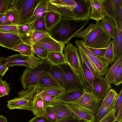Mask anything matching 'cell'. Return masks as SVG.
Here are the masks:
<instances>
[{
  "label": "cell",
  "mask_w": 122,
  "mask_h": 122,
  "mask_svg": "<svg viewBox=\"0 0 122 122\" xmlns=\"http://www.w3.org/2000/svg\"><path fill=\"white\" fill-rule=\"evenodd\" d=\"M89 20H77L62 17L59 21L48 33L57 41L67 44L75 34L81 31L89 23Z\"/></svg>",
  "instance_id": "obj_1"
},
{
  "label": "cell",
  "mask_w": 122,
  "mask_h": 122,
  "mask_svg": "<svg viewBox=\"0 0 122 122\" xmlns=\"http://www.w3.org/2000/svg\"><path fill=\"white\" fill-rule=\"evenodd\" d=\"M73 37L82 38L87 46L97 48H107L111 39L100 21L95 24H91L84 30L75 34Z\"/></svg>",
  "instance_id": "obj_2"
},
{
  "label": "cell",
  "mask_w": 122,
  "mask_h": 122,
  "mask_svg": "<svg viewBox=\"0 0 122 122\" xmlns=\"http://www.w3.org/2000/svg\"><path fill=\"white\" fill-rule=\"evenodd\" d=\"M52 65L46 59H42L36 66L26 67L21 76L20 81L24 89L30 86L36 85L40 79L43 76L49 73Z\"/></svg>",
  "instance_id": "obj_3"
},
{
  "label": "cell",
  "mask_w": 122,
  "mask_h": 122,
  "mask_svg": "<svg viewBox=\"0 0 122 122\" xmlns=\"http://www.w3.org/2000/svg\"><path fill=\"white\" fill-rule=\"evenodd\" d=\"M63 50L66 63L76 75L83 88L86 92V86L78 47L72 44L69 43Z\"/></svg>",
  "instance_id": "obj_4"
},
{
  "label": "cell",
  "mask_w": 122,
  "mask_h": 122,
  "mask_svg": "<svg viewBox=\"0 0 122 122\" xmlns=\"http://www.w3.org/2000/svg\"><path fill=\"white\" fill-rule=\"evenodd\" d=\"M103 13L116 22L118 28L122 27V0H100Z\"/></svg>",
  "instance_id": "obj_5"
},
{
  "label": "cell",
  "mask_w": 122,
  "mask_h": 122,
  "mask_svg": "<svg viewBox=\"0 0 122 122\" xmlns=\"http://www.w3.org/2000/svg\"><path fill=\"white\" fill-rule=\"evenodd\" d=\"M38 0H15L12 6L15 10L20 21V25L26 23L31 16Z\"/></svg>",
  "instance_id": "obj_6"
},
{
  "label": "cell",
  "mask_w": 122,
  "mask_h": 122,
  "mask_svg": "<svg viewBox=\"0 0 122 122\" xmlns=\"http://www.w3.org/2000/svg\"><path fill=\"white\" fill-rule=\"evenodd\" d=\"M75 43L78 48H80L84 52L95 67L97 70L96 75L99 76H105L109 66L108 62L102 58L95 56L85 45L82 39L77 40Z\"/></svg>",
  "instance_id": "obj_7"
},
{
  "label": "cell",
  "mask_w": 122,
  "mask_h": 122,
  "mask_svg": "<svg viewBox=\"0 0 122 122\" xmlns=\"http://www.w3.org/2000/svg\"><path fill=\"white\" fill-rule=\"evenodd\" d=\"M59 66L63 76L65 91L83 89L76 75L67 63Z\"/></svg>",
  "instance_id": "obj_8"
},
{
  "label": "cell",
  "mask_w": 122,
  "mask_h": 122,
  "mask_svg": "<svg viewBox=\"0 0 122 122\" xmlns=\"http://www.w3.org/2000/svg\"><path fill=\"white\" fill-rule=\"evenodd\" d=\"M102 100L97 98L92 93L86 92L78 100L70 104H73L82 107L90 111L95 116L100 107Z\"/></svg>",
  "instance_id": "obj_9"
},
{
  "label": "cell",
  "mask_w": 122,
  "mask_h": 122,
  "mask_svg": "<svg viewBox=\"0 0 122 122\" xmlns=\"http://www.w3.org/2000/svg\"><path fill=\"white\" fill-rule=\"evenodd\" d=\"M76 4L72 10L75 19L86 21L90 20L91 7L90 0H75Z\"/></svg>",
  "instance_id": "obj_10"
},
{
  "label": "cell",
  "mask_w": 122,
  "mask_h": 122,
  "mask_svg": "<svg viewBox=\"0 0 122 122\" xmlns=\"http://www.w3.org/2000/svg\"><path fill=\"white\" fill-rule=\"evenodd\" d=\"M111 87V84L104 76H99L95 75L90 92L97 98L103 99Z\"/></svg>",
  "instance_id": "obj_11"
},
{
  "label": "cell",
  "mask_w": 122,
  "mask_h": 122,
  "mask_svg": "<svg viewBox=\"0 0 122 122\" xmlns=\"http://www.w3.org/2000/svg\"><path fill=\"white\" fill-rule=\"evenodd\" d=\"M86 92L83 88L64 91L56 98L50 105L56 103L66 104H71L78 100Z\"/></svg>",
  "instance_id": "obj_12"
},
{
  "label": "cell",
  "mask_w": 122,
  "mask_h": 122,
  "mask_svg": "<svg viewBox=\"0 0 122 122\" xmlns=\"http://www.w3.org/2000/svg\"><path fill=\"white\" fill-rule=\"evenodd\" d=\"M34 44L41 47L48 52H60L63 53L65 47V44L53 39L48 33L43 38Z\"/></svg>",
  "instance_id": "obj_13"
},
{
  "label": "cell",
  "mask_w": 122,
  "mask_h": 122,
  "mask_svg": "<svg viewBox=\"0 0 122 122\" xmlns=\"http://www.w3.org/2000/svg\"><path fill=\"white\" fill-rule=\"evenodd\" d=\"M66 105L73 113V118L74 119L77 120H83L86 122H94L95 116L90 111L76 105Z\"/></svg>",
  "instance_id": "obj_14"
},
{
  "label": "cell",
  "mask_w": 122,
  "mask_h": 122,
  "mask_svg": "<svg viewBox=\"0 0 122 122\" xmlns=\"http://www.w3.org/2000/svg\"><path fill=\"white\" fill-rule=\"evenodd\" d=\"M50 106L55 114L56 122L73 119V113L67 105L62 103H56Z\"/></svg>",
  "instance_id": "obj_15"
},
{
  "label": "cell",
  "mask_w": 122,
  "mask_h": 122,
  "mask_svg": "<svg viewBox=\"0 0 122 122\" xmlns=\"http://www.w3.org/2000/svg\"><path fill=\"white\" fill-rule=\"evenodd\" d=\"M23 43L18 35L0 31V46L12 50L15 46Z\"/></svg>",
  "instance_id": "obj_16"
},
{
  "label": "cell",
  "mask_w": 122,
  "mask_h": 122,
  "mask_svg": "<svg viewBox=\"0 0 122 122\" xmlns=\"http://www.w3.org/2000/svg\"><path fill=\"white\" fill-rule=\"evenodd\" d=\"M33 98L18 97L8 101L7 107L11 110L17 109L31 111Z\"/></svg>",
  "instance_id": "obj_17"
},
{
  "label": "cell",
  "mask_w": 122,
  "mask_h": 122,
  "mask_svg": "<svg viewBox=\"0 0 122 122\" xmlns=\"http://www.w3.org/2000/svg\"><path fill=\"white\" fill-rule=\"evenodd\" d=\"M27 57L23 56L20 54L13 55L4 58L2 56L0 57V65L9 67L14 66L20 65L29 67L26 62Z\"/></svg>",
  "instance_id": "obj_18"
},
{
  "label": "cell",
  "mask_w": 122,
  "mask_h": 122,
  "mask_svg": "<svg viewBox=\"0 0 122 122\" xmlns=\"http://www.w3.org/2000/svg\"><path fill=\"white\" fill-rule=\"evenodd\" d=\"M48 0H38L32 14L26 23H30L40 18L44 17L47 11Z\"/></svg>",
  "instance_id": "obj_19"
},
{
  "label": "cell",
  "mask_w": 122,
  "mask_h": 122,
  "mask_svg": "<svg viewBox=\"0 0 122 122\" xmlns=\"http://www.w3.org/2000/svg\"><path fill=\"white\" fill-rule=\"evenodd\" d=\"M101 24L111 39L113 40L116 36L118 29L115 21L112 19L105 16L101 20Z\"/></svg>",
  "instance_id": "obj_20"
},
{
  "label": "cell",
  "mask_w": 122,
  "mask_h": 122,
  "mask_svg": "<svg viewBox=\"0 0 122 122\" xmlns=\"http://www.w3.org/2000/svg\"><path fill=\"white\" fill-rule=\"evenodd\" d=\"M73 8L54 5L49 2L48 0L47 11L57 13L60 14L63 17L70 19H75L72 12V10Z\"/></svg>",
  "instance_id": "obj_21"
},
{
  "label": "cell",
  "mask_w": 122,
  "mask_h": 122,
  "mask_svg": "<svg viewBox=\"0 0 122 122\" xmlns=\"http://www.w3.org/2000/svg\"><path fill=\"white\" fill-rule=\"evenodd\" d=\"M91 10L90 19L98 22L105 17L102 10L100 0H90Z\"/></svg>",
  "instance_id": "obj_22"
},
{
  "label": "cell",
  "mask_w": 122,
  "mask_h": 122,
  "mask_svg": "<svg viewBox=\"0 0 122 122\" xmlns=\"http://www.w3.org/2000/svg\"><path fill=\"white\" fill-rule=\"evenodd\" d=\"M64 91V90L60 86L46 88H37L35 95L36 96L40 97L52 95L57 97Z\"/></svg>",
  "instance_id": "obj_23"
},
{
  "label": "cell",
  "mask_w": 122,
  "mask_h": 122,
  "mask_svg": "<svg viewBox=\"0 0 122 122\" xmlns=\"http://www.w3.org/2000/svg\"><path fill=\"white\" fill-rule=\"evenodd\" d=\"M118 94L114 89H110L103 99L101 105L112 109L115 107Z\"/></svg>",
  "instance_id": "obj_24"
},
{
  "label": "cell",
  "mask_w": 122,
  "mask_h": 122,
  "mask_svg": "<svg viewBox=\"0 0 122 122\" xmlns=\"http://www.w3.org/2000/svg\"><path fill=\"white\" fill-rule=\"evenodd\" d=\"M61 15L57 13L47 11L44 16L46 28L48 31L55 26L61 20Z\"/></svg>",
  "instance_id": "obj_25"
},
{
  "label": "cell",
  "mask_w": 122,
  "mask_h": 122,
  "mask_svg": "<svg viewBox=\"0 0 122 122\" xmlns=\"http://www.w3.org/2000/svg\"><path fill=\"white\" fill-rule=\"evenodd\" d=\"M122 64V56L119 57L108 69L105 78L111 84H112L114 77Z\"/></svg>",
  "instance_id": "obj_26"
},
{
  "label": "cell",
  "mask_w": 122,
  "mask_h": 122,
  "mask_svg": "<svg viewBox=\"0 0 122 122\" xmlns=\"http://www.w3.org/2000/svg\"><path fill=\"white\" fill-rule=\"evenodd\" d=\"M36 85L37 88H41L60 86L49 73L41 78L38 81Z\"/></svg>",
  "instance_id": "obj_27"
},
{
  "label": "cell",
  "mask_w": 122,
  "mask_h": 122,
  "mask_svg": "<svg viewBox=\"0 0 122 122\" xmlns=\"http://www.w3.org/2000/svg\"><path fill=\"white\" fill-rule=\"evenodd\" d=\"M46 106L41 97L34 94L32 103L31 111L34 115L39 116L42 115L44 107Z\"/></svg>",
  "instance_id": "obj_28"
},
{
  "label": "cell",
  "mask_w": 122,
  "mask_h": 122,
  "mask_svg": "<svg viewBox=\"0 0 122 122\" xmlns=\"http://www.w3.org/2000/svg\"><path fill=\"white\" fill-rule=\"evenodd\" d=\"M52 65L59 66L66 62L63 53L49 52L46 59Z\"/></svg>",
  "instance_id": "obj_29"
},
{
  "label": "cell",
  "mask_w": 122,
  "mask_h": 122,
  "mask_svg": "<svg viewBox=\"0 0 122 122\" xmlns=\"http://www.w3.org/2000/svg\"><path fill=\"white\" fill-rule=\"evenodd\" d=\"M49 73L57 82L60 87L64 90L63 77L59 66L52 65Z\"/></svg>",
  "instance_id": "obj_30"
},
{
  "label": "cell",
  "mask_w": 122,
  "mask_h": 122,
  "mask_svg": "<svg viewBox=\"0 0 122 122\" xmlns=\"http://www.w3.org/2000/svg\"><path fill=\"white\" fill-rule=\"evenodd\" d=\"M114 51L116 60L122 56V29L118 30L113 40Z\"/></svg>",
  "instance_id": "obj_31"
},
{
  "label": "cell",
  "mask_w": 122,
  "mask_h": 122,
  "mask_svg": "<svg viewBox=\"0 0 122 122\" xmlns=\"http://www.w3.org/2000/svg\"><path fill=\"white\" fill-rule=\"evenodd\" d=\"M82 70L86 86V92H90L94 79V76L86 65L81 62Z\"/></svg>",
  "instance_id": "obj_32"
},
{
  "label": "cell",
  "mask_w": 122,
  "mask_h": 122,
  "mask_svg": "<svg viewBox=\"0 0 122 122\" xmlns=\"http://www.w3.org/2000/svg\"><path fill=\"white\" fill-rule=\"evenodd\" d=\"M12 50L18 51L22 55L27 57L30 56L34 53L32 46L24 43L15 46Z\"/></svg>",
  "instance_id": "obj_33"
},
{
  "label": "cell",
  "mask_w": 122,
  "mask_h": 122,
  "mask_svg": "<svg viewBox=\"0 0 122 122\" xmlns=\"http://www.w3.org/2000/svg\"><path fill=\"white\" fill-rule=\"evenodd\" d=\"M102 59L108 62L109 64L114 63L116 61L114 51L113 40L111 41Z\"/></svg>",
  "instance_id": "obj_34"
},
{
  "label": "cell",
  "mask_w": 122,
  "mask_h": 122,
  "mask_svg": "<svg viewBox=\"0 0 122 122\" xmlns=\"http://www.w3.org/2000/svg\"><path fill=\"white\" fill-rule=\"evenodd\" d=\"M31 30L48 33L45 24L44 17H42L30 23Z\"/></svg>",
  "instance_id": "obj_35"
},
{
  "label": "cell",
  "mask_w": 122,
  "mask_h": 122,
  "mask_svg": "<svg viewBox=\"0 0 122 122\" xmlns=\"http://www.w3.org/2000/svg\"><path fill=\"white\" fill-rule=\"evenodd\" d=\"M78 48L81 62L86 65L93 76L96 75L97 70L92 63L84 52L80 48Z\"/></svg>",
  "instance_id": "obj_36"
},
{
  "label": "cell",
  "mask_w": 122,
  "mask_h": 122,
  "mask_svg": "<svg viewBox=\"0 0 122 122\" xmlns=\"http://www.w3.org/2000/svg\"><path fill=\"white\" fill-rule=\"evenodd\" d=\"M5 13L12 25L17 26L20 24V21L18 14L15 10L12 7Z\"/></svg>",
  "instance_id": "obj_37"
},
{
  "label": "cell",
  "mask_w": 122,
  "mask_h": 122,
  "mask_svg": "<svg viewBox=\"0 0 122 122\" xmlns=\"http://www.w3.org/2000/svg\"><path fill=\"white\" fill-rule=\"evenodd\" d=\"M51 4L60 6L69 7L73 8L76 4L75 0H49Z\"/></svg>",
  "instance_id": "obj_38"
},
{
  "label": "cell",
  "mask_w": 122,
  "mask_h": 122,
  "mask_svg": "<svg viewBox=\"0 0 122 122\" xmlns=\"http://www.w3.org/2000/svg\"><path fill=\"white\" fill-rule=\"evenodd\" d=\"M32 46L34 54L42 59H46L48 52L41 47L35 44H32Z\"/></svg>",
  "instance_id": "obj_39"
},
{
  "label": "cell",
  "mask_w": 122,
  "mask_h": 122,
  "mask_svg": "<svg viewBox=\"0 0 122 122\" xmlns=\"http://www.w3.org/2000/svg\"><path fill=\"white\" fill-rule=\"evenodd\" d=\"M42 115L52 122H56L55 114L51 106H47L44 107Z\"/></svg>",
  "instance_id": "obj_40"
},
{
  "label": "cell",
  "mask_w": 122,
  "mask_h": 122,
  "mask_svg": "<svg viewBox=\"0 0 122 122\" xmlns=\"http://www.w3.org/2000/svg\"><path fill=\"white\" fill-rule=\"evenodd\" d=\"M112 109L107 108L101 105L97 114L95 116L94 122H99Z\"/></svg>",
  "instance_id": "obj_41"
},
{
  "label": "cell",
  "mask_w": 122,
  "mask_h": 122,
  "mask_svg": "<svg viewBox=\"0 0 122 122\" xmlns=\"http://www.w3.org/2000/svg\"><path fill=\"white\" fill-rule=\"evenodd\" d=\"M15 0H0V13L6 12L12 7Z\"/></svg>",
  "instance_id": "obj_42"
},
{
  "label": "cell",
  "mask_w": 122,
  "mask_h": 122,
  "mask_svg": "<svg viewBox=\"0 0 122 122\" xmlns=\"http://www.w3.org/2000/svg\"><path fill=\"white\" fill-rule=\"evenodd\" d=\"M47 33L40 31H33L30 41L32 45L39 41L43 38L46 35Z\"/></svg>",
  "instance_id": "obj_43"
},
{
  "label": "cell",
  "mask_w": 122,
  "mask_h": 122,
  "mask_svg": "<svg viewBox=\"0 0 122 122\" xmlns=\"http://www.w3.org/2000/svg\"><path fill=\"white\" fill-rule=\"evenodd\" d=\"M10 91L9 85L5 80L2 79L0 83V97L8 95Z\"/></svg>",
  "instance_id": "obj_44"
},
{
  "label": "cell",
  "mask_w": 122,
  "mask_h": 122,
  "mask_svg": "<svg viewBox=\"0 0 122 122\" xmlns=\"http://www.w3.org/2000/svg\"><path fill=\"white\" fill-rule=\"evenodd\" d=\"M0 31L19 35L17 30V26L15 25H0Z\"/></svg>",
  "instance_id": "obj_45"
},
{
  "label": "cell",
  "mask_w": 122,
  "mask_h": 122,
  "mask_svg": "<svg viewBox=\"0 0 122 122\" xmlns=\"http://www.w3.org/2000/svg\"><path fill=\"white\" fill-rule=\"evenodd\" d=\"M116 108L115 107L104 117L99 122H115Z\"/></svg>",
  "instance_id": "obj_46"
},
{
  "label": "cell",
  "mask_w": 122,
  "mask_h": 122,
  "mask_svg": "<svg viewBox=\"0 0 122 122\" xmlns=\"http://www.w3.org/2000/svg\"><path fill=\"white\" fill-rule=\"evenodd\" d=\"M87 47L95 56L98 58H102L104 56L107 48H97Z\"/></svg>",
  "instance_id": "obj_47"
},
{
  "label": "cell",
  "mask_w": 122,
  "mask_h": 122,
  "mask_svg": "<svg viewBox=\"0 0 122 122\" xmlns=\"http://www.w3.org/2000/svg\"><path fill=\"white\" fill-rule=\"evenodd\" d=\"M122 83V64L120 67L116 75L112 84L116 86H118Z\"/></svg>",
  "instance_id": "obj_48"
},
{
  "label": "cell",
  "mask_w": 122,
  "mask_h": 122,
  "mask_svg": "<svg viewBox=\"0 0 122 122\" xmlns=\"http://www.w3.org/2000/svg\"><path fill=\"white\" fill-rule=\"evenodd\" d=\"M17 26L18 32L19 36L31 30L30 23H25L19 25Z\"/></svg>",
  "instance_id": "obj_49"
},
{
  "label": "cell",
  "mask_w": 122,
  "mask_h": 122,
  "mask_svg": "<svg viewBox=\"0 0 122 122\" xmlns=\"http://www.w3.org/2000/svg\"><path fill=\"white\" fill-rule=\"evenodd\" d=\"M33 31L32 30H30L28 32L20 36L24 43L32 46L30 41L32 35Z\"/></svg>",
  "instance_id": "obj_50"
},
{
  "label": "cell",
  "mask_w": 122,
  "mask_h": 122,
  "mask_svg": "<svg viewBox=\"0 0 122 122\" xmlns=\"http://www.w3.org/2000/svg\"><path fill=\"white\" fill-rule=\"evenodd\" d=\"M122 107V89H121L118 96L115 107L116 111L115 116L117 114L121 107Z\"/></svg>",
  "instance_id": "obj_51"
},
{
  "label": "cell",
  "mask_w": 122,
  "mask_h": 122,
  "mask_svg": "<svg viewBox=\"0 0 122 122\" xmlns=\"http://www.w3.org/2000/svg\"><path fill=\"white\" fill-rule=\"evenodd\" d=\"M12 25L9 20L5 13H0V25Z\"/></svg>",
  "instance_id": "obj_52"
},
{
  "label": "cell",
  "mask_w": 122,
  "mask_h": 122,
  "mask_svg": "<svg viewBox=\"0 0 122 122\" xmlns=\"http://www.w3.org/2000/svg\"><path fill=\"white\" fill-rule=\"evenodd\" d=\"M28 122H52L44 117L43 115L36 116Z\"/></svg>",
  "instance_id": "obj_53"
},
{
  "label": "cell",
  "mask_w": 122,
  "mask_h": 122,
  "mask_svg": "<svg viewBox=\"0 0 122 122\" xmlns=\"http://www.w3.org/2000/svg\"><path fill=\"white\" fill-rule=\"evenodd\" d=\"M57 96H46L41 97L46 106L50 105L51 103Z\"/></svg>",
  "instance_id": "obj_54"
},
{
  "label": "cell",
  "mask_w": 122,
  "mask_h": 122,
  "mask_svg": "<svg viewBox=\"0 0 122 122\" xmlns=\"http://www.w3.org/2000/svg\"><path fill=\"white\" fill-rule=\"evenodd\" d=\"M8 69V67L0 65V75L3 76Z\"/></svg>",
  "instance_id": "obj_55"
},
{
  "label": "cell",
  "mask_w": 122,
  "mask_h": 122,
  "mask_svg": "<svg viewBox=\"0 0 122 122\" xmlns=\"http://www.w3.org/2000/svg\"><path fill=\"white\" fill-rule=\"evenodd\" d=\"M115 121L117 122H122V107L116 116Z\"/></svg>",
  "instance_id": "obj_56"
},
{
  "label": "cell",
  "mask_w": 122,
  "mask_h": 122,
  "mask_svg": "<svg viewBox=\"0 0 122 122\" xmlns=\"http://www.w3.org/2000/svg\"><path fill=\"white\" fill-rule=\"evenodd\" d=\"M58 122H86L83 120H77L73 119L66 120Z\"/></svg>",
  "instance_id": "obj_57"
},
{
  "label": "cell",
  "mask_w": 122,
  "mask_h": 122,
  "mask_svg": "<svg viewBox=\"0 0 122 122\" xmlns=\"http://www.w3.org/2000/svg\"><path fill=\"white\" fill-rule=\"evenodd\" d=\"M0 122H8L7 119L4 116L0 115Z\"/></svg>",
  "instance_id": "obj_58"
},
{
  "label": "cell",
  "mask_w": 122,
  "mask_h": 122,
  "mask_svg": "<svg viewBox=\"0 0 122 122\" xmlns=\"http://www.w3.org/2000/svg\"><path fill=\"white\" fill-rule=\"evenodd\" d=\"M2 76L0 75V81L1 79H2Z\"/></svg>",
  "instance_id": "obj_59"
},
{
  "label": "cell",
  "mask_w": 122,
  "mask_h": 122,
  "mask_svg": "<svg viewBox=\"0 0 122 122\" xmlns=\"http://www.w3.org/2000/svg\"><path fill=\"white\" fill-rule=\"evenodd\" d=\"M2 79H1V80H0V82L1 81V80Z\"/></svg>",
  "instance_id": "obj_60"
}]
</instances>
